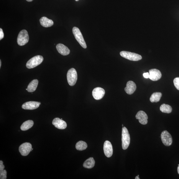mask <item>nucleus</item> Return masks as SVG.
<instances>
[{"label": "nucleus", "mask_w": 179, "mask_h": 179, "mask_svg": "<svg viewBox=\"0 0 179 179\" xmlns=\"http://www.w3.org/2000/svg\"><path fill=\"white\" fill-rule=\"evenodd\" d=\"M72 32L76 39L79 44L83 48H86L87 47L86 43L80 30L77 27H74L72 29Z\"/></svg>", "instance_id": "obj_4"}, {"label": "nucleus", "mask_w": 179, "mask_h": 179, "mask_svg": "<svg viewBox=\"0 0 179 179\" xmlns=\"http://www.w3.org/2000/svg\"><path fill=\"white\" fill-rule=\"evenodd\" d=\"M162 96V94L160 92H155L153 93L150 98V101L152 103H157L159 102Z\"/></svg>", "instance_id": "obj_21"}, {"label": "nucleus", "mask_w": 179, "mask_h": 179, "mask_svg": "<svg viewBox=\"0 0 179 179\" xmlns=\"http://www.w3.org/2000/svg\"><path fill=\"white\" fill-rule=\"evenodd\" d=\"M4 166L3 165V161L1 160L0 161V171L4 170Z\"/></svg>", "instance_id": "obj_27"}, {"label": "nucleus", "mask_w": 179, "mask_h": 179, "mask_svg": "<svg viewBox=\"0 0 179 179\" xmlns=\"http://www.w3.org/2000/svg\"><path fill=\"white\" fill-rule=\"evenodd\" d=\"M1 60H0V67H1Z\"/></svg>", "instance_id": "obj_32"}, {"label": "nucleus", "mask_w": 179, "mask_h": 179, "mask_svg": "<svg viewBox=\"0 0 179 179\" xmlns=\"http://www.w3.org/2000/svg\"><path fill=\"white\" fill-rule=\"evenodd\" d=\"M67 77L69 85L71 86L75 85L77 79V72L75 68H71L68 71Z\"/></svg>", "instance_id": "obj_6"}, {"label": "nucleus", "mask_w": 179, "mask_h": 179, "mask_svg": "<svg viewBox=\"0 0 179 179\" xmlns=\"http://www.w3.org/2000/svg\"><path fill=\"white\" fill-rule=\"evenodd\" d=\"M160 111L163 113L170 114L172 111V107L168 104H163L160 106Z\"/></svg>", "instance_id": "obj_22"}, {"label": "nucleus", "mask_w": 179, "mask_h": 179, "mask_svg": "<svg viewBox=\"0 0 179 179\" xmlns=\"http://www.w3.org/2000/svg\"><path fill=\"white\" fill-rule=\"evenodd\" d=\"M4 37V34L3 30L1 28H0V40H1L2 39H3Z\"/></svg>", "instance_id": "obj_26"}, {"label": "nucleus", "mask_w": 179, "mask_h": 179, "mask_svg": "<svg viewBox=\"0 0 179 179\" xmlns=\"http://www.w3.org/2000/svg\"><path fill=\"white\" fill-rule=\"evenodd\" d=\"M105 92L104 90L101 87L94 88L92 92V95L94 98L96 100H99L103 98Z\"/></svg>", "instance_id": "obj_11"}, {"label": "nucleus", "mask_w": 179, "mask_h": 179, "mask_svg": "<svg viewBox=\"0 0 179 179\" xmlns=\"http://www.w3.org/2000/svg\"><path fill=\"white\" fill-rule=\"evenodd\" d=\"M26 90L27 91V89H26Z\"/></svg>", "instance_id": "obj_35"}, {"label": "nucleus", "mask_w": 179, "mask_h": 179, "mask_svg": "<svg viewBox=\"0 0 179 179\" xmlns=\"http://www.w3.org/2000/svg\"><path fill=\"white\" fill-rule=\"evenodd\" d=\"M124 126L123 124H122V126Z\"/></svg>", "instance_id": "obj_34"}, {"label": "nucleus", "mask_w": 179, "mask_h": 179, "mask_svg": "<svg viewBox=\"0 0 179 179\" xmlns=\"http://www.w3.org/2000/svg\"><path fill=\"white\" fill-rule=\"evenodd\" d=\"M7 178V172L6 170L0 171V179H6Z\"/></svg>", "instance_id": "obj_24"}, {"label": "nucleus", "mask_w": 179, "mask_h": 179, "mask_svg": "<svg viewBox=\"0 0 179 179\" xmlns=\"http://www.w3.org/2000/svg\"><path fill=\"white\" fill-rule=\"evenodd\" d=\"M143 76L144 77L146 78H149V73L148 72L144 73L143 74Z\"/></svg>", "instance_id": "obj_28"}, {"label": "nucleus", "mask_w": 179, "mask_h": 179, "mask_svg": "<svg viewBox=\"0 0 179 179\" xmlns=\"http://www.w3.org/2000/svg\"><path fill=\"white\" fill-rule=\"evenodd\" d=\"M178 172L179 175V165H178Z\"/></svg>", "instance_id": "obj_30"}, {"label": "nucleus", "mask_w": 179, "mask_h": 179, "mask_svg": "<svg viewBox=\"0 0 179 179\" xmlns=\"http://www.w3.org/2000/svg\"><path fill=\"white\" fill-rule=\"evenodd\" d=\"M75 1H79V0H75Z\"/></svg>", "instance_id": "obj_33"}, {"label": "nucleus", "mask_w": 179, "mask_h": 179, "mask_svg": "<svg viewBox=\"0 0 179 179\" xmlns=\"http://www.w3.org/2000/svg\"><path fill=\"white\" fill-rule=\"evenodd\" d=\"M43 60V57L41 55L35 56L28 61L26 65V67L29 69L34 68L40 65Z\"/></svg>", "instance_id": "obj_2"}, {"label": "nucleus", "mask_w": 179, "mask_h": 179, "mask_svg": "<svg viewBox=\"0 0 179 179\" xmlns=\"http://www.w3.org/2000/svg\"><path fill=\"white\" fill-rule=\"evenodd\" d=\"M56 48L59 53L63 55H67L70 53V50L65 45L62 43H59L56 46Z\"/></svg>", "instance_id": "obj_16"}, {"label": "nucleus", "mask_w": 179, "mask_h": 179, "mask_svg": "<svg viewBox=\"0 0 179 179\" xmlns=\"http://www.w3.org/2000/svg\"><path fill=\"white\" fill-rule=\"evenodd\" d=\"M120 54L122 57L131 61H139L142 58L141 56L138 54L127 51H122L120 52Z\"/></svg>", "instance_id": "obj_5"}, {"label": "nucleus", "mask_w": 179, "mask_h": 179, "mask_svg": "<svg viewBox=\"0 0 179 179\" xmlns=\"http://www.w3.org/2000/svg\"><path fill=\"white\" fill-rule=\"evenodd\" d=\"M161 139L163 144L166 146H170L172 144V136L170 133L166 130L163 131L161 134Z\"/></svg>", "instance_id": "obj_7"}, {"label": "nucleus", "mask_w": 179, "mask_h": 179, "mask_svg": "<svg viewBox=\"0 0 179 179\" xmlns=\"http://www.w3.org/2000/svg\"><path fill=\"white\" fill-rule=\"evenodd\" d=\"M32 146L29 143H25L20 146L19 147V151L21 155L26 156L29 154L31 151Z\"/></svg>", "instance_id": "obj_8"}, {"label": "nucleus", "mask_w": 179, "mask_h": 179, "mask_svg": "<svg viewBox=\"0 0 179 179\" xmlns=\"http://www.w3.org/2000/svg\"><path fill=\"white\" fill-rule=\"evenodd\" d=\"M87 147V143L82 141L78 142L76 145V149L79 151L85 150Z\"/></svg>", "instance_id": "obj_23"}, {"label": "nucleus", "mask_w": 179, "mask_h": 179, "mask_svg": "<svg viewBox=\"0 0 179 179\" xmlns=\"http://www.w3.org/2000/svg\"><path fill=\"white\" fill-rule=\"evenodd\" d=\"M104 154L108 158L111 157L113 154V148L111 143L109 141H106L104 145Z\"/></svg>", "instance_id": "obj_9"}, {"label": "nucleus", "mask_w": 179, "mask_h": 179, "mask_svg": "<svg viewBox=\"0 0 179 179\" xmlns=\"http://www.w3.org/2000/svg\"><path fill=\"white\" fill-rule=\"evenodd\" d=\"M33 125H34V122L32 120H28V121L24 122L22 124L20 129L22 131H26L31 128Z\"/></svg>", "instance_id": "obj_19"}, {"label": "nucleus", "mask_w": 179, "mask_h": 179, "mask_svg": "<svg viewBox=\"0 0 179 179\" xmlns=\"http://www.w3.org/2000/svg\"><path fill=\"white\" fill-rule=\"evenodd\" d=\"M130 140V136L128 130L126 127H123L122 131V146L123 149L126 150L129 147Z\"/></svg>", "instance_id": "obj_1"}, {"label": "nucleus", "mask_w": 179, "mask_h": 179, "mask_svg": "<svg viewBox=\"0 0 179 179\" xmlns=\"http://www.w3.org/2000/svg\"><path fill=\"white\" fill-rule=\"evenodd\" d=\"M136 84L132 81L128 82L126 84V87L124 90L126 92L129 94H131L134 93L136 90Z\"/></svg>", "instance_id": "obj_15"}, {"label": "nucleus", "mask_w": 179, "mask_h": 179, "mask_svg": "<svg viewBox=\"0 0 179 179\" xmlns=\"http://www.w3.org/2000/svg\"><path fill=\"white\" fill-rule=\"evenodd\" d=\"M29 40V36L27 31L23 30L20 32L17 39L18 45L23 46L27 44Z\"/></svg>", "instance_id": "obj_3"}, {"label": "nucleus", "mask_w": 179, "mask_h": 179, "mask_svg": "<svg viewBox=\"0 0 179 179\" xmlns=\"http://www.w3.org/2000/svg\"><path fill=\"white\" fill-rule=\"evenodd\" d=\"M139 175H138V176H136V177H135V179H140V178H139Z\"/></svg>", "instance_id": "obj_29"}, {"label": "nucleus", "mask_w": 179, "mask_h": 179, "mask_svg": "<svg viewBox=\"0 0 179 179\" xmlns=\"http://www.w3.org/2000/svg\"><path fill=\"white\" fill-rule=\"evenodd\" d=\"M149 78L153 81H157L162 77L161 72L157 69H153L149 70Z\"/></svg>", "instance_id": "obj_12"}, {"label": "nucleus", "mask_w": 179, "mask_h": 179, "mask_svg": "<svg viewBox=\"0 0 179 179\" xmlns=\"http://www.w3.org/2000/svg\"><path fill=\"white\" fill-rule=\"evenodd\" d=\"M28 2H31L33 1V0H26Z\"/></svg>", "instance_id": "obj_31"}, {"label": "nucleus", "mask_w": 179, "mask_h": 179, "mask_svg": "<svg viewBox=\"0 0 179 179\" xmlns=\"http://www.w3.org/2000/svg\"><path fill=\"white\" fill-rule=\"evenodd\" d=\"M52 124L56 128L60 129H64L67 126V124L65 121L58 118L54 119Z\"/></svg>", "instance_id": "obj_14"}, {"label": "nucleus", "mask_w": 179, "mask_h": 179, "mask_svg": "<svg viewBox=\"0 0 179 179\" xmlns=\"http://www.w3.org/2000/svg\"><path fill=\"white\" fill-rule=\"evenodd\" d=\"M40 22L42 26L46 28L52 26L54 23L52 20L48 19L45 17H43L41 18Z\"/></svg>", "instance_id": "obj_17"}, {"label": "nucleus", "mask_w": 179, "mask_h": 179, "mask_svg": "<svg viewBox=\"0 0 179 179\" xmlns=\"http://www.w3.org/2000/svg\"><path fill=\"white\" fill-rule=\"evenodd\" d=\"M38 80L37 79L32 81L29 84L27 87V91L29 92H33L36 89L38 84Z\"/></svg>", "instance_id": "obj_18"}, {"label": "nucleus", "mask_w": 179, "mask_h": 179, "mask_svg": "<svg viewBox=\"0 0 179 179\" xmlns=\"http://www.w3.org/2000/svg\"><path fill=\"white\" fill-rule=\"evenodd\" d=\"M95 165V161L92 157L89 158L84 162L83 167L87 168L90 169L94 167Z\"/></svg>", "instance_id": "obj_20"}, {"label": "nucleus", "mask_w": 179, "mask_h": 179, "mask_svg": "<svg viewBox=\"0 0 179 179\" xmlns=\"http://www.w3.org/2000/svg\"><path fill=\"white\" fill-rule=\"evenodd\" d=\"M173 83L176 89L179 90V77L176 78L174 79Z\"/></svg>", "instance_id": "obj_25"}, {"label": "nucleus", "mask_w": 179, "mask_h": 179, "mask_svg": "<svg viewBox=\"0 0 179 179\" xmlns=\"http://www.w3.org/2000/svg\"><path fill=\"white\" fill-rule=\"evenodd\" d=\"M40 104V102L30 101L26 102L22 105V107L24 109L33 110L38 108Z\"/></svg>", "instance_id": "obj_10"}, {"label": "nucleus", "mask_w": 179, "mask_h": 179, "mask_svg": "<svg viewBox=\"0 0 179 179\" xmlns=\"http://www.w3.org/2000/svg\"><path fill=\"white\" fill-rule=\"evenodd\" d=\"M136 118L139 120L140 123L142 124L146 125L147 124L148 117L144 111H140L138 112L136 115Z\"/></svg>", "instance_id": "obj_13"}]
</instances>
